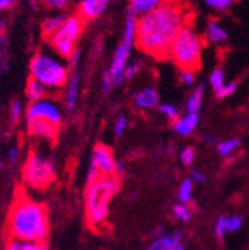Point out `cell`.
Masks as SVG:
<instances>
[{
  "mask_svg": "<svg viewBox=\"0 0 249 250\" xmlns=\"http://www.w3.org/2000/svg\"><path fill=\"white\" fill-rule=\"evenodd\" d=\"M186 25V12L173 0L137 17L136 48L152 58H167L169 49L179 31Z\"/></svg>",
  "mask_w": 249,
  "mask_h": 250,
  "instance_id": "6da1fadb",
  "label": "cell"
},
{
  "mask_svg": "<svg viewBox=\"0 0 249 250\" xmlns=\"http://www.w3.org/2000/svg\"><path fill=\"white\" fill-rule=\"evenodd\" d=\"M6 229L9 238L44 241L49 232L46 207L28 195H18L9 208Z\"/></svg>",
  "mask_w": 249,
  "mask_h": 250,
  "instance_id": "7a4b0ae2",
  "label": "cell"
},
{
  "mask_svg": "<svg viewBox=\"0 0 249 250\" xmlns=\"http://www.w3.org/2000/svg\"><path fill=\"white\" fill-rule=\"evenodd\" d=\"M119 189V182L115 176H100L87 185L85 211L91 225H100L109 214V201Z\"/></svg>",
  "mask_w": 249,
  "mask_h": 250,
  "instance_id": "3957f363",
  "label": "cell"
},
{
  "mask_svg": "<svg viewBox=\"0 0 249 250\" xmlns=\"http://www.w3.org/2000/svg\"><path fill=\"white\" fill-rule=\"evenodd\" d=\"M203 38L186 24L170 45L167 58H170L181 70L197 72L202 66Z\"/></svg>",
  "mask_w": 249,
  "mask_h": 250,
  "instance_id": "277c9868",
  "label": "cell"
},
{
  "mask_svg": "<svg viewBox=\"0 0 249 250\" xmlns=\"http://www.w3.org/2000/svg\"><path fill=\"white\" fill-rule=\"evenodd\" d=\"M30 78L42 83L46 89H61L69 82L70 72L63 58L48 52H38L30 60Z\"/></svg>",
  "mask_w": 249,
  "mask_h": 250,
  "instance_id": "5b68a950",
  "label": "cell"
},
{
  "mask_svg": "<svg viewBox=\"0 0 249 250\" xmlns=\"http://www.w3.org/2000/svg\"><path fill=\"white\" fill-rule=\"evenodd\" d=\"M85 22L87 21L78 14L68 15L60 27L45 41L60 58L69 60L78 51V42L84 33Z\"/></svg>",
  "mask_w": 249,
  "mask_h": 250,
  "instance_id": "8992f818",
  "label": "cell"
},
{
  "mask_svg": "<svg viewBox=\"0 0 249 250\" xmlns=\"http://www.w3.org/2000/svg\"><path fill=\"white\" fill-rule=\"evenodd\" d=\"M136 22H137V17L130 14L126 18V22H124V30H122V36L121 41L113 52L111 66L108 69V73L112 79V85L119 86L124 82V72H126V67L129 66V60L132 55L133 48H136L135 41H136Z\"/></svg>",
  "mask_w": 249,
  "mask_h": 250,
  "instance_id": "52a82bcc",
  "label": "cell"
},
{
  "mask_svg": "<svg viewBox=\"0 0 249 250\" xmlns=\"http://www.w3.org/2000/svg\"><path fill=\"white\" fill-rule=\"evenodd\" d=\"M55 177V166L48 155L32 150L23 166V180L32 189H44Z\"/></svg>",
  "mask_w": 249,
  "mask_h": 250,
  "instance_id": "ba28073f",
  "label": "cell"
},
{
  "mask_svg": "<svg viewBox=\"0 0 249 250\" xmlns=\"http://www.w3.org/2000/svg\"><path fill=\"white\" fill-rule=\"evenodd\" d=\"M61 119H63V112L58 103L52 99L44 97L35 102H30L25 109V121H44L52 125L60 127Z\"/></svg>",
  "mask_w": 249,
  "mask_h": 250,
  "instance_id": "9c48e42d",
  "label": "cell"
},
{
  "mask_svg": "<svg viewBox=\"0 0 249 250\" xmlns=\"http://www.w3.org/2000/svg\"><path fill=\"white\" fill-rule=\"evenodd\" d=\"M90 164L94 166L102 176L113 174L115 167H116V161L113 160L112 150L106 145H102V143H99L94 147V150H92V158H91Z\"/></svg>",
  "mask_w": 249,
  "mask_h": 250,
  "instance_id": "30bf717a",
  "label": "cell"
},
{
  "mask_svg": "<svg viewBox=\"0 0 249 250\" xmlns=\"http://www.w3.org/2000/svg\"><path fill=\"white\" fill-rule=\"evenodd\" d=\"M109 2L111 0H81L76 14L85 21H92L106 11Z\"/></svg>",
  "mask_w": 249,
  "mask_h": 250,
  "instance_id": "8fae6325",
  "label": "cell"
},
{
  "mask_svg": "<svg viewBox=\"0 0 249 250\" xmlns=\"http://www.w3.org/2000/svg\"><path fill=\"white\" fill-rule=\"evenodd\" d=\"M58 128L60 127H57V125H52V124L44 122V121L27 122L28 134L35 139H41V140H55L58 136Z\"/></svg>",
  "mask_w": 249,
  "mask_h": 250,
  "instance_id": "7c38bea8",
  "label": "cell"
},
{
  "mask_svg": "<svg viewBox=\"0 0 249 250\" xmlns=\"http://www.w3.org/2000/svg\"><path fill=\"white\" fill-rule=\"evenodd\" d=\"M135 106L143 110H149L154 107H158L160 104V96H158V91L152 88V86H146L140 91H137L133 97Z\"/></svg>",
  "mask_w": 249,
  "mask_h": 250,
  "instance_id": "4fadbf2b",
  "label": "cell"
},
{
  "mask_svg": "<svg viewBox=\"0 0 249 250\" xmlns=\"http://www.w3.org/2000/svg\"><path fill=\"white\" fill-rule=\"evenodd\" d=\"M199 122H200V116L199 115L185 113L183 116H179L178 119H175L172 122V128H173V131L178 136L188 137L190 134L194 133V130L197 128Z\"/></svg>",
  "mask_w": 249,
  "mask_h": 250,
  "instance_id": "5bb4252c",
  "label": "cell"
},
{
  "mask_svg": "<svg viewBox=\"0 0 249 250\" xmlns=\"http://www.w3.org/2000/svg\"><path fill=\"white\" fill-rule=\"evenodd\" d=\"M66 92H65V109L68 112H72L78 103V97H79V88H81V75L78 72H73L69 78L68 85L65 86Z\"/></svg>",
  "mask_w": 249,
  "mask_h": 250,
  "instance_id": "9a60e30c",
  "label": "cell"
},
{
  "mask_svg": "<svg viewBox=\"0 0 249 250\" xmlns=\"http://www.w3.org/2000/svg\"><path fill=\"white\" fill-rule=\"evenodd\" d=\"M182 237L183 232L182 231H173L169 234H164L158 238H155L146 250H170L179 244H182Z\"/></svg>",
  "mask_w": 249,
  "mask_h": 250,
  "instance_id": "2e32d148",
  "label": "cell"
},
{
  "mask_svg": "<svg viewBox=\"0 0 249 250\" xmlns=\"http://www.w3.org/2000/svg\"><path fill=\"white\" fill-rule=\"evenodd\" d=\"M204 85H197L193 88V91L190 92L188 99L185 102V112L191 113V115H199L200 109L203 106V99H204Z\"/></svg>",
  "mask_w": 249,
  "mask_h": 250,
  "instance_id": "e0dca14e",
  "label": "cell"
},
{
  "mask_svg": "<svg viewBox=\"0 0 249 250\" xmlns=\"http://www.w3.org/2000/svg\"><path fill=\"white\" fill-rule=\"evenodd\" d=\"M206 38L210 43H224L228 39V31L226 27L221 25L220 21L216 20H210L206 25Z\"/></svg>",
  "mask_w": 249,
  "mask_h": 250,
  "instance_id": "ac0fdd59",
  "label": "cell"
},
{
  "mask_svg": "<svg viewBox=\"0 0 249 250\" xmlns=\"http://www.w3.org/2000/svg\"><path fill=\"white\" fill-rule=\"evenodd\" d=\"M166 2L167 0H129V12L136 17H142Z\"/></svg>",
  "mask_w": 249,
  "mask_h": 250,
  "instance_id": "d6986e66",
  "label": "cell"
},
{
  "mask_svg": "<svg viewBox=\"0 0 249 250\" xmlns=\"http://www.w3.org/2000/svg\"><path fill=\"white\" fill-rule=\"evenodd\" d=\"M6 250H46L44 241H30L20 238H9L6 243Z\"/></svg>",
  "mask_w": 249,
  "mask_h": 250,
  "instance_id": "ffe728a7",
  "label": "cell"
},
{
  "mask_svg": "<svg viewBox=\"0 0 249 250\" xmlns=\"http://www.w3.org/2000/svg\"><path fill=\"white\" fill-rule=\"evenodd\" d=\"M46 88L39 83L38 81L30 78L27 81V85H25V96L30 102H35V100H39V99H44L45 94H46Z\"/></svg>",
  "mask_w": 249,
  "mask_h": 250,
  "instance_id": "44dd1931",
  "label": "cell"
},
{
  "mask_svg": "<svg viewBox=\"0 0 249 250\" xmlns=\"http://www.w3.org/2000/svg\"><path fill=\"white\" fill-rule=\"evenodd\" d=\"M63 20H65V15H49L48 18H45L42 22V36L48 39L60 27V24L63 22Z\"/></svg>",
  "mask_w": 249,
  "mask_h": 250,
  "instance_id": "7402d4cb",
  "label": "cell"
},
{
  "mask_svg": "<svg viewBox=\"0 0 249 250\" xmlns=\"http://www.w3.org/2000/svg\"><path fill=\"white\" fill-rule=\"evenodd\" d=\"M242 142L240 139H227V140H221L216 143V150L221 156H230L233 152H236L240 147Z\"/></svg>",
  "mask_w": 249,
  "mask_h": 250,
  "instance_id": "603a6c76",
  "label": "cell"
},
{
  "mask_svg": "<svg viewBox=\"0 0 249 250\" xmlns=\"http://www.w3.org/2000/svg\"><path fill=\"white\" fill-rule=\"evenodd\" d=\"M193 180L188 177V179H183L178 188V198H179V203L182 204H186V203H190L191 198H193Z\"/></svg>",
  "mask_w": 249,
  "mask_h": 250,
  "instance_id": "cb8c5ba5",
  "label": "cell"
},
{
  "mask_svg": "<svg viewBox=\"0 0 249 250\" xmlns=\"http://www.w3.org/2000/svg\"><path fill=\"white\" fill-rule=\"evenodd\" d=\"M226 83H227V81H226V72L221 67H216V69H213L210 72V75H209V85H210V88L215 92L220 91Z\"/></svg>",
  "mask_w": 249,
  "mask_h": 250,
  "instance_id": "d4e9b609",
  "label": "cell"
},
{
  "mask_svg": "<svg viewBox=\"0 0 249 250\" xmlns=\"http://www.w3.org/2000/svg\"><path fill=\"white\" fill-rule=\"evenodd\" d=\"M157 109H158V112H160L163 116H166V118L170 119L172 122L181 116L179 107H178L176 104H173V103H160Z\"/></svg>",
  "mask_w": 249,
  "mask_h": 250,
  "instance_id": "484cf974",
  "label": "cell"
},
{
  "mask_svg": "<svg viewBox=\"0 0 249 250\" xmlns=\"http://www.w3.org/2000/svg\"><path fill=\"white\" fill-rule=\"evenodd\" d=\"M242 227H243V216L242 214L226 216V229H227V232H237Z\"/></svg>",
  "mask_w": 249,
  "mask_h": 250,
  "instance_id": "4316f807",
  "label": "cell"
},
{
  "mask_svg": "<svg viewBox=\"0 0 249 250\" xmlns=\"http://www.w3.org/2000/svg\"><path fill=\"white\" fill-rule=\"evenodd\" d=\"M203 2L210 9L218 11V12H223V11L230 9L236 3V0H203Z\"/></svg>",
  "mask_w": 249,
  "mask_h": 250,
  "instance_id": "83f0119b",
  "label": "cell"
},
{
  "mask_svg": "<svg viewBox=\"0 0 249 250\" xmlns=\"http://www.w3.org/2000/svg\"><path fill=\"white\" fill-rule=\"evenodd\" d=\"M173 216L178 219V221H181V222H190L191 211H190L188 207H186V204L178 203V204L173 206Z\"/></svg>",
  "mask_w": 249,
  "mask_h": 250,
  "instance_id": "f1b7e54d",
  "label": "cell"
},
{
  "mask_svg": "<svg viewBox=\"0 0 249 250\" xmlns=\"http://www.w3.org/2000/svg\"><path fill=\"white\" fill-rule=\"evenodd\" d=\"M179 158H181V163L186 167H191L194 160H196V149L193 146H186L181 150L179 153Z\"/></svg>",
  "mask_w": 249,
  "mask_h": 250,
  "instance_id": "f546056e",
  "label": "cell"
},
{
  "mask_svg": "<svg viewBox=\"0 0 249 250\" xmlns=\"http://www.w3.org/2000/svg\"><path fill=\"white\" fill-rule=\"evenodd\" d=\"M236 91H237V82L236 81H228L220 91L215 92V94H216V99L223 100V99H227V97L233 96Z\"/></svg>",
  "mask_w": 249,
  "mask_h": 250,
  "instance_id": "4dcf8cb0",
  "label": "cell"
},
{
  "mask_svg": "<svg viewBox=\"0 0 249 250\" xmlns=\"http://www.w3.org/2000/svg\"><path fill=\"white\" fill-rule=\"evenodd\" d=\"M23 112H24V109H23V103L20 100L11 102V104H9V119L12 122H18L23 118Z\"/></svg>",
  "mask_w": 249,
  "mask_h": 250,
  "instance_id": "1f68e13d",
  "label": "cell"
},
{
  "mask_svg": "<svg viewBox=\"0 0 249 250\" xmlns=\"http://www.w3.org/2000/svg\"><path fill=\"white\" fill-rule=\"evenodd\" d=\"M70 0H41V3L49 11H63L68 8Z\"/></svg>",
  "mask_w": 249,
  "mask_h": 250,
  "instance_id": "d6a6232c",
  "label": "cell"
},
{
  "mask_svg": "<svg viewBox=\"0 0 249 250\" xmlns=\"http://www.w3.org/2000/svg\"><path fill=\"white\" fill-rule=\"evenodd\" d=\"M127 124H129L127 116L121 115V116L116 118V121H115V124H113V133H115V137H121L124 133H126V130H127Z\"/></svg>",
  "mask_w": 249,
  "mask_h": 250,
  "instance_id": "836d02e7",
  "label": "cell"
},
{
  "mask_svg": "<svg viewBox=\"0 0 249 250\" xmlns=\"http://www.w3.org/2000/svg\"><path fill=\"white\" fill-rule=\"evenodd\" d=\"M213 232L218 238H223L227 234L226 229V216H218V219L213 224Z\"/></svg>",
  "mask_w": 249,
  "mask_h": 250,
  "instance_id": "e575fe53",
  "label": "cell"
},
{
  "mask_svg": "<svg viewBox=\"0 0 249 250\" xmlns=\"http://www.w3.org/2000/svg\"><path fill=\"white\" fill-rule=\"evenodd\" d=\"M139 72H140V62H137V61L129 62V66L126 67V72H124V81L133 79Z\"/></svg>",
  "mask_w": 249,
  "mask_h": 250,
  "instance_id": "d590c367",
  "label": "cell"
},
{
  "mask_svg": "<svg viewBox=\"0 0 249 250\" xmlns=\"http://www.w3.org/2000/svg\"><path fill=\"white\" fill-rule=\"evenodd\" d=\"M179 79L183 85L193 86L196 83V72L194 70H181Z\"/></svg>",
  "mask_w": 249,
  "mask_h": 250,
  "instance_id": "8d00e7d4",
  "label": "cell"
},
{
  "mask_svg": "<svg viewBox=\"0 0 249 250\" xmlns=\"http://www.w3.org/2000/svg\"><path fill=\"white\" fill-rule=\"evenodd\" d=\"M6 156H8V161H9L11 164L18 163L20 158H21V149H20V146H18V145H12V146L8 149Z\"/></svg>",
  "mask_w": 249,
  "mask_h": 250,
  "instance_id": "74e56055",
  "label": "cell"
},
{
  "mask_svg": "<svg viewBox=\"0 0 249 250\" xmlns=\"http://www.w3.org/2000/svg\"><path fill=\"white\" fill-rule=\"evenodd\" d=\"M190 179L193 180V183L202 185V183H204V182L207 180V176L204 174V171H202V170H199V168H193L191 173H190Z\"/></svg>",
  "mask_w": 249,
  "mask_h": 250,
  "instance_id": "f35d334b",
  "label": "cell"
},
{
  "mask_svg": "<svg viewBox=\"0 0 249 250\" xmlns=\"http://www.w3.org/2000/svg\"><path fill=\"white\" fill-rule=\"evenodd\" d=\"M112 88H113L112 79H111V76H109V73H108V70H106V72L103 73V79H102V94H103V96H108Z\"/></svg>",
  "mask_w": 249,
  "mask_h": 250,
  "instance_id": "ab89813d",
  "label": "cell"
},
{
  "mask_svg": "<svg viewBox=\"0 0 249 250\" xmlns=\"http://www.w3.org/2000/svg\"><path fill=\"white\" fill-rule=\"evenodd\" d=\"M14 5H15V0H0V12L12 9Z\"/></svg>",
  "mask_w": 249,
  "mask_h": 250,
  "instance_id": "60d3db41",
  "label": "cell"
},
{
  "mask_svg": "<svg viewBox=\"0 0 249 250\" xmlns=\"http://www.w3.org/2000/svg\"><path fill=\"white\" fill-rule=\"evenodd\" d=\"M166 232H164V228L163 227H157V228H154V238H158V237H161V235H164Z\"/></svg>",
  "mask_w": 249,
  "mask_h": 250,
  "instance_id": "b9f144b4",
  "label": "cell"
},
{
  "mask_svg": "<svg viewBox=\"0 0 249 250\" xmlns=\"http://www.w3.org/2000/svg\"><path fill=\"white\" fill-rule=\"evenodd\" d=\"M124 171H126V167H124V164H122V163H116L115 173H116V174H122Z\"/></svg>",
  "mask_w": 249,
  "mask_h": 250,
  "instance_id": "7bdbcfd3",
  "label": "cell"
},
{
  "mask_svg": "<svg viewBox=\"0 0 249 250\" xmlns=\"http://www.w3.org/2000/svg\"><path fill=\"white\" fill-rule=\"evenodd\" d=\"M204 143L206 145H215L218 142H216V137L215 136H204Z\"/></svg>",
  "mask_w": 249,
  "mask_h": 250,
  "instance_id": "ee69618b",
  "label": "cell"
},
{
  "mask_svg": "<svg viewBox=\"0 0 249 250\" xmlns=\"http://www.w3.org/2000/svg\"><path fill=\"white\" fill-rule=\"evenodd\" d=\"M170 250H185V246L183 244H179V246H176V247H173Z\"/></svg>",
  "mask_w": 249,
  "mask_h": 250,
  "instance_id": "f6af8a7d",
  "label": "cell"
},
{
  "mask_svg": "<svg viewBox=\"0 0 249 250\" xmlns=\"http://www.w3.org/2000/svg\"><path fill=\"white\" fill-rule=\"evenodd\" d=\"M2 27H3V25H2V21H0V30H2Z\"/></svg>",
  "mask_w": 249,
  "mask_h": 250,
  "instance_id": "bcb514c9",
  "label": "cell"
}]
</instances>
